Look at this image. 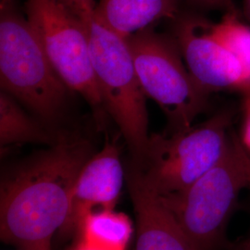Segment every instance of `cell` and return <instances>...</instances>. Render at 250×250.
Segmentation results:
<instances>
[{"label":"cell","mask_w":250,"mask_h":250,"mask_svg":"<svg viewBox=\"0 0 250 250\" xmlns=\"http://www.w3.org/2000/svg\"><path fill=\"white\" fill-rule=\"evenodd\" d=\"M243 14L247 22L250 24V0H244L243 3Z\"/></svg>","instance_id":"obj_20"},{"label":"cell","mask_w":250,"mask_h":250,"mask_svg":"<svg viewBox=\"0 0 250 250\" xmlns=\"http://www.w3.org/2000/svg\"><path fill=\"white\" fill-rule=\"evenodd\" d=\"M126 173L115 141L106 140L81 170L72 192L68 219L58 234L69 237L79 233L84 219L92 212L113 209L121 195Z\"/></svg>","instance_id":"obj_9"},{"label":"cell","mask_w":250,"mask_h":250,"mask_svg":"<svg viewBox=\"0 0 250 250\" xmlns=\"http://www.w3.org/2000/svg\"><path fill=\"white\" fill-rule=\"evenodd\" d=\"M58 1H60L65 7L72 10L74 14H76L80 18L83 15L95 9L96 7L94 0H58Z\"/></svg>","instance_id":"obj_17"},{"label":"cell","mask_w":250,"mask_h":250,"mask_svg":"<svg viewBox=\"0 0 250 250\" xmlns=\"http://www.w3.org/2000/svg\"><path fill=\"white\" fill-rule=\"evenodd\" d=\"M126 183L137 221L135 250H195L174 216L127 161Z\"/></svg>","instance_id":"obj_10"},{"label":"cell","mask_w":250,"mask_h":250,"mask_svg":"<svg viewBox=\"0 0 250 250\" xmlns=\"http://www.w3.org/2000/svg\"><path fill=\"white\" fill-rule=\"evenodd\" d=\"M180 0H99L94 9L96 18L125 39L151 28L161 20L178 16Z\"/></svg>","instance_id":"obj_11"},{"label":"cell","mask_w":250,"mask_h":250,"mask_svg":"<svg viewBox=\"0 0 250 250\" xmlns=\"http://www.w3.org/2000/svg\"><path fill=\"white\" fill-rule=\"evenodd\" d=\"M4 1H8V0H1V2H4Z\"/></svg>","instance_id":"obj_22"},{"label":"cell","mask_w":250,"mask_h":250,"mask_svg":"<svg viewBox=\"0 0 250 250\" xmlns=\"http://www.w3.org/2000/svg\"><path fill=\"white\" fill-rule=\"evenodd\" d=\"M228 250H250V236L231 245Z\"/></svg>","instance_id":"obj_19"},{"label":"cell","mask_w":250,"mask_h":250,"mask_svg":"<svg viewBox=\"0 0 250 250\" xmlns=\"http://www.w3.org/2000/svg\"></svg>","instance_id":"obj_23"},{"label":"cell","mask_w":250,"mask_h":250,"mask_svg":"<svg viewBox=\"0 0 250 250\" xmlns=\"http://www.w3.org/2000/svg\"><path fill=\"white\" fill-rule=\"evenodd\" d=\"M174 39L194 79L210 94L250 89L241 64L215 36L213 22L197 14L182 13L172 20Z\"/></svg>","instance_id":"obj_8"},{"label":"cell","mask_w":250,"mask_h":250,"mask_svg":"<svg viewBox=\"0 0 250 250\" xmlns=\"http://www.w3.org/2000/svg\"><path fill=\"white\" fill-rule=\"evenodd\" d=\"M70 250H107L96 246L94 244H91L89 242L85 241L83 239H81L80 241L78 242L73 248H72Z\"/></svg>","instance_id":"obj_18"},{"label":"cell","mask_w":250,"mask_h":250,"mask_svg":"<svg viewBox=\"0 0 250 250\" xmlns=\"http://www.w3.org/2000/svg\"><path fill=\"white\" fill-rule=\"evenodd\" d=\"M242 125L239 139L250 154V89L242 93Z\"/></svg>","instance_id":"obj_15"},{"label":"cell","mask_w":250,"mask_h":250,"mask_svg":"<svg viewBox=\"0 0 250 250\" xmlns=\"http://www.w3.org/2000/svg\"><path fill=\"white\" fill-rule=\"evenodd\" d=\"M62 132L54 131L38 118L30 116L20 107L17 99L5 91L0 94L1 146L24 143L53 145Z\"/></svg>","instance_id":"obj_12"},{"label":"cell","mask_w":250,"mask_h":250,"mask_svg":"<svg viewBox=\"0 0 250 250\" xmlns=\"http://www.w3.org/2000/svg\"><path fill=\"white\" fill-rule=\"evenodd\" d=\"M133 232L129 218L113 209L88 215L81 226V239L107 250H125Z\"/></svg>","instance_id":"obj_13"},{"label":"cell","mask_w":250,"mask_h":250,"mask_svg":"<svg viewBox=\"0 0 250 250\" xmlns=\"http://www.w3.org/2000/svg\"><path fill=\"white\" fill-rule=\"evenodd\" d=\"M250 187V154L233 131L222 159L185 191L161 197L195 250H218L242 189Z\"/></svg>","instance_id":"obj_3"},{"label":"cell","mask_w":250,"mask_h":250,"mask_svg":"<svg viewBox=\"0 0 250 250\" xmlns=\"http://www.w3.org/2000/svg\"><path fill=\"white\" fill-rule=\"evenodd\" d=\"M188 2L203 9L222 10L227 12H239L234 0H188Z\"/></svg>","instance_id":"obj_16"},{"label":"cell","mask_w":250,"mask_h":250,"mask_svg":"<svg viewBox=\"0 0 250 250\" xmlns=\"http://www.w3.org/2000/svg\"><path fill=\"white\" fill-rule=\"evenodd\" d=\"M0 82L3 91L48 127L62 118L70 89L54 70L35 29L13 0L0 4Z\"/></svg>","instance_id":"obj_2"},{"label":"cell","mask_w":250,"mask_h":250,"mask_svg":"<svg viewBox=\"0 0 250 250\" xmlns=\"http://www.w3.org/2000/svg\"><path fill=\"white\" fill-rule=\"evenodd\" d=\"M233 115L231 109H224L188 129L150 134L142 163L134 164L146 186L161 197L191 187L224 156Z\"/></svg>","instance_id":"obj_5"},{"label":"cell","mask_w":250,"mask_h":250,"mask_svg":"<svg viewBox=\"0 0 250 250\" xmlns=\"http://www.w3.org/2000/svg\"><path fill=\"white\" fill-rule=\"evenodd\" d=\"M26 13L59 77L87 102L99 129H104L109 116L96 80L83 21L58 0H27Z\"/></svg>","instance_id":"obj_7"},{"label":"cell","mask_w":250,"mask_h":250,"mask_svg":"<svg viewBox=\"0 0 250 250\" xmlns=\"http://www.w3.org/2000/svg\"><path fill=\"white\" fill-rule=\"evenodd\" d=\"M89 139L62 132L45 150L5 170L0 185L2 241L21 250H51L66 223L81 170L94 155Z\"/></svg>","instance_id":"obj_1"},{"label":"cell","mask_w":250,"mask_h":250,"mask_svg":"<svg viewBox=\"0 0 250 250\" xmlns=\"http://www.w3.org/2000/svg\"><path fill=\"white\" fill-rule=\"evenodd\" d=\"M20 250H21V249H20Z\"/></svg>","instance_id":"obj_21"},{"label":"cell","mask_w":250,"mask_h":250,"mask_svg":"<svg viewBox=\"0 0 250 250\" xmlns=\"http://www.w3.org/2000/svg\"><path fill=\"white\" fill-rule=\"evenodd\" d=\"M214 35L241 64L250 81V24L240 12H227L220 22H213Z\"/></svg>","instance_id":"obj_14"},{"label":"cell","mask_w":250,"mask_h":250,"mask_svg":"<svg viewBox=\"0 0 250 250\" xmlns=\"http://www.w3.org/2000/svg\"><path fill=\"white\" fill-rule=\"evenodd\" d=\"M127 41L146 97L153 99L167 118L166 132L191 127L205 110L210 93L194 79L172 36L151 27Z\"/></svg>","instance_id":"obj_6"},{"label":"cell","mask_w":250,"mask_h":250,"mask_svg":"<svg viewBox=\"0 0 250 250\" xmlns=\"http://www.w3.org/2000/svg\"><path fill=\"white\" fill-rule=\"evenodd\" d=\"M81 19L88 32L93 68L107 114L125 138L129 161L139 166L149 140L148 115L128 41L104 26L94 9Z\"/></svg>","instance_id":"obj_4"}]
</instances>
